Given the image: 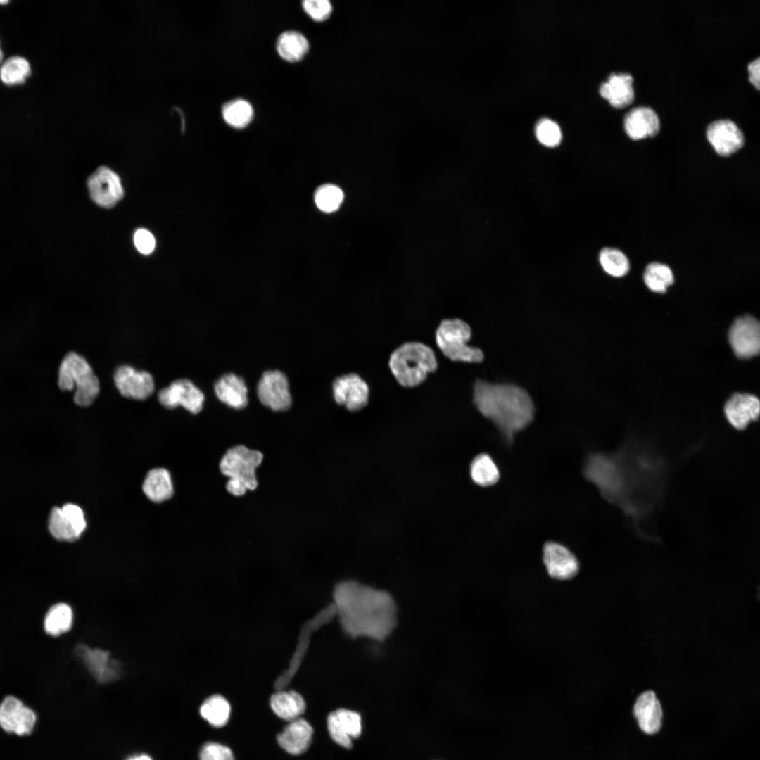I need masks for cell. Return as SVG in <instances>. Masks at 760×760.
Here are the masks:
<instances>
[{
    "mask_svg": "<svg viewBox=\"0 0 760 760\" xmlns=\"http://www.w3.org/2000/svg\"><path fill=\"white\" fill-rule=\"evenodd\" d=\"M257 394L261 403L274 411H284L292 403L289 381L280 371H266L260 378Z\"/></svg>",
    "mask_w": 760,
    "mask_h": 760,
    "instance_id": "obj_11",
    "label": "cell"
},
{
    "mask_svg": "<svg viewBox=\"0 0 760 760\" xmlns=\"http://www.w3.org/2000/svg\"><path fill=\"white\" fill-rule=\"evenodd\" d=\"M127 760H152L151 758L146 754H140L130 757Z\"/></svg>",
    "mask_w": 760,
    "mask_h": 760,
    "instance_id": "obj_42",
    "label": "cell"
},
{
    "mask_svg": "<svg viewBox=\"0 0 760 760\" xmlns=\"http://www.w3.org/2000/svg\"><path fill=\"white\" fill-rule=\"evenodd\" d=\"M472 481L482 487L491 486L499 481L500 473L493 459L488 454L476 456L470 465Z\"/></svg>",
    "mask_w": 760,
    "mask_h": 760,
    "instance_id": "obj_31",
    "label": "cell"
},
{
    "mask_svg": "<svg viewBox=\"0 0 760 760\" xmlns=\"http://www.w3.org/2000/svg\"><path fill=\"white\" fill-rule=\"evenodd\" d=\"M37 718L33 709L13 695L6 696L0 703V727L8 733L30 735Z\"/></svg>",
    "mask_w": 760,
    "mask_h": 760,
    "instance_id": "obj_9",
    "label": "cell"
},
{
    "mask_svg": "<svg viewBox=\"0 0 760 760\" xmlns=\"http://www.w3.org/2000/svg\"><path fill=\"white\" fill-rule=\"evenodd\" d=\"M90 198L100 207L111 208L124 196L119 176L107 167L97 168L88 178Z\"/></svg>",
    "mask_w": 760,
    "mask_h": 760,
    "instance_id": "obj_10",
    "label": "cell"
},
{
    "mask_svg": "<svg viewBox=\"0 0 760 760\" xmlns=\"http://www.w3.org/2000/svg\"><path fill=\"white\" fill-rule=\"evenodd\" d=\"M134 243L138 251L144 255L151 253L156 246L154 236L145 229H139L135 232Z\"/></svg>",
    "mask_w": 760,
    "mask_h": 760,
    "instance_id": "obj_40",
    "label": "cell"
},
{
    "mask_svg": "<svg viewBox=\"0 0 760 760\" xmlns=\"http://www.w3.org/2000/svg\"><path fill=\"white\" fill-rule=\"evenodd\" d=\"M543 560L548 574L557 580L572 578L579 570L576 556L566 547L554 541L545 543Z\"/></svg>",
    "mask_w": 760,
    "mask_h": 760,
    "instance_id": "obj_17",
    "label": "cell"
},
{
    "mask_svg": "<svg viewBox=\"0 0 760 760\" xmlns=\"http://www.w3.org/2000/svg\"><path fill=\"white\" fill-rule=\"evenodd\" d=\"M726 417L737 430L745 429L753 421L757 420L760 412L759 399L750 394H734L726 403Z\"/></svg>",
    "mask_w": 760,
    "mask_h": 760,
    "instance_id": "obj_20",
    "label": "cell"
},
{
    "mask_svg": "<svg viewBox=\"0 0 760 760\" xmlns=\"http://www.w3.org/2000/svg\"><path fill=\"white\" fill-rule=\"evenodd\" d=\"M660 123L656 112L647 106H638L630 110L624 118L626 134L634 140L655 136Z\"/></svg>",
    "mask_w": 760,
    "mask_h": 760,
    "instance_id": "obj_21",
    "label": "cell"
},
{
    "mask_svg": "<svg viewBox=\"0 0 760 760\" xmlns=\"http://www.w3.org/2000/svg\"><path fill=\"white\" fill-rule=\"evenodd\" d=\"M535 132L538 140L546 146H556L562 140L559 125L548 118L540 119L536 125Z\"/></svg>",
    "mask_w": 760,
    "mask_h": 760,
    "instance_id": "obj_37",
    "label": "cell"
},
{
    "mask_svg": "<svg viewBox=\"0 0 760 760\" xmlns=\"http://www.w3.org/2000/svg\"><path fill=\"white\" fill-rule=\"evenodd\" d=\"M113 379L120 394L127 398L144 400L154 391L151 374L145 371H137L129 365L117 367Z\"/></svg>",
    "mask_w": 760,
    "mask_h": 760,
    "instance_id": "obj_16",
    "label": "cell"
},
{
    "mask_svg": "<svg viewBox=\"0 0 760 760\" xmlns=\"http://www.w3.org/2000/svg\"><path fill=\"white\" fill-rule=\"evenodd\" d=\"M633 81V77L628 73H612L607 82L601 84L600 94L608 100L612 106L624 108L630 105L634 99Z\"/></svg>",
    "mask_w": 760,
    "mask_h": 760,
    "instance_id": "obj_23",
    "label": "cell"
},
{
    "mask_svg": "<svg viewBox=\"0 0 760 760\" xmlns=\"http://www.w3.org/2000/svg\"><path fill=\"white\" fill-rule=\"evenodd\" d=\"M218 399L234 409H242L248 404V389L243 378L228 373L222 376L215 384Z\"/></svg>",
    "mask_w": 760,
    "mask_h": 760,
    "instance_id": "obj_24",
    "label": "cell"
},
{
    "mask_svg": "<svg viewBox=\"0 0 760 760\" xmlns=\"http://www.w3.org/2000/svg\"><path fill=\"white\" fill-rule=\"evenodd\" d=\"M302 7L305 13L313 20L322 22L326 20L332 13V5L328 0H305Z\"/></svg>",
    "mask_w": 760,
    "mask_h": 760,
    "instance_id": "obj_38",
    "label": "cell"
},
{
    "mask_svg": "<svg viewBox=\"0 0 760 760\" xmlns=\"http://www.w3.org/2000/svg\"><path fill=\"white\" fill-rule=\"evenodd\" d=\"M389 368L404 387H415L425 381L438 367L433 350L419 342H408L395 348L389 357Z\"/></svg>",
    "mask_w": 760,
    "mask_h": 760,
    "instance_id": "obj_4",
    "label": "cell"
},
{
    "mask_svg": "<svg viewBox=\"0 0 760 760\" xmlns=\"http://www.w3.org/2000/svg\"><path fill=\"white\" fill-rule=\"evenodd\" d=\"M58 384L61 391H72L75 403L80 406H89L95 400L100 390L99 381L85 360L76 353H68L62 360Z\"/></svg>",
    "mask_w": 760,
    "mask_h": 760,
    "instance_id": "obj_5",
    "label": "cell"
},
{
    "mask_svg": "<svg viewBox=\"0 0 760 760\" xmlns=\"http://www.w3.org/2000/svg\"><path fill=\"white\" fill-rule=\"evenodd\" d=\"M142 488L153 502H161L170 499L173 495V486L169 471L163 468L151 469L144 481Z\"/></svg>",
    "mask_w": 760,
    "mask_h": 760,
    "instance_id": "obj_28",
    "label": "cell"
},
{
    "mask_svg": "<svg viewBox=\"0 0 760 760\" xmlns=\"http://www.w3.org/2000/svg\"><path fill=\"white\" fill-rule=\"evenodd\" d=\"M73 623L72 608L66 603L60 602L51 606L44 619L46 633L51 636H58L68 631Z\"/></svg>",
    "mask_w": 760,
    "mask_h": 760,
    "instance_id": "obj_29",
    "label": "cell"
},
{
    "mask_svg": "<svg viewBox=\"0 0 760 760\" xmlns=\"http://www.w3.org/2000/svg\"><path fill=\"white\" fill-rule=\"evenodd\" d=\"M199 757L200 760H235L234 753L229 747L215 742L203 745Z\"/></svg>",
    "mask_w": 760,
    "mask_h": 760,
    "instance_id": "obj_39",
    "label": "cell"
},
{
    "mask_svg": "<svg viewBox=\"0 0 760 760\" xmlns=\"http://www.w3.org/2000/svg\"><path fill=\"white\" fill-rule=\"evenodd\" d=\"M633 714L644 733L652 735L660 730L662 708L654 692L645 691L638 697Z\"/></svg>",
    "mask_w": 760,
    "mask_h": 760,
    "instance_id": "obj_22",
    "label": "cell"
},
{
    "mask_svg": "<svg viewBox=\"0 0 760 760\" xmlns=\"http://www.w3.org/2000/svg\"><path fill=\"white\" fill-rule=\"evenodd\" d=\"M614 454L618 478L613 504L639 526L656 512L662 500L666 478L665 461L642 445H623Z\"/></svg>",
    "mask_w": 760,
    "mask_h": 760,
    "instance_id": "obj_1",
    "label": "cell"
},
{
    "mask_svg": "<svg viewBox=\"0 0 760 760\" xmlns=\"http://www.w3.org/2000/svg\"><path fill=\"white\" fill-rule=\"evenodd\" d=\"M730 343L735 355L740 358L756 355L760 348V326L754 317L737 318L728 334Z\"/></svg>",
    "mask_w": 760,
    "mask_h": 760,
    "instance_id": "obj_12",
    "label": "cell"
},
{
    "mask_svg": "<svg viewBox=\"0 0 760 760\" xmlns=\"http://www.w3.org/2000/svg\"><path fill=\"white\" fill-rule=\"evenodd\" d=\"M333 604L344 632L353 638L382 642L397 624V607L387 591L353 580L338 583Z\"/></svg>",
    "mask_w": 760,
    "mask_h": 760,
    "instance_id": "obj_2",
    "label": "cell"
},
{
    "mask_svg": "<svg viewBox=\"0 0 760 760\" xmlns=\"http://www.w3.org/2000/svg\"><path fill=\"white\" fill-rule=\"evenodd\" d=\"M270 705L276 716L288 722L301 718L306 704L303 696L294 690H277L270 699Z\"/></svg>",
    "mask_w": 760,
    "mask_h": 760,
    "instance_id": "obj_26",
    "label": "cell"
},
{
    "mask_svg": "<svg viewBox=\"0 0 760 760\" xmlns=\"http://www.w3.org/2000/svg\"><path fill=\"white\" fill-rule=\"evenodd\" d=\"M314 730L309 722L301 718L289 721L278 734L277 741L286 753L299 756L310 747Z\"/></svg>",
    "mask_w": 760,
    "mask_h": 760,
    "instance_id": "obj_19",
    "label": "cell"
},
{
    "mask_svg": "<svg viewBox=\"0 0 760 760\" xmlns=\"http://www.w3.org/2000/svg\"><path fill=\"white\" fill-rule=\"evenodd\" d=\"M707 137L714 150L722 156H728L741 148L744 135L737 125L730 120H718L707 128Z\"/></svg>",
    "mask_w": 760,
    "mask_h": 760,
    "instance_id": "obj_18",
    "label": "cell"
},
{
    "mask_svg": "<svg viewBox=\"0 0 760 760\" xmlns=\"http://www.w3.org/2000/svg\"><path fill=\"white\" fill-rule=\"evenodd\" d=\"M253 115L252 105L243 99H232L222 107V116L224 122L235 129L247 127L251 122Z\"/></svg>",
    "mask_w": 760,
    "mask_h": 760,
    "instance_id": "obj_32",
    "label": "cell"
},
{
    "mask_svg": "<svg viewBox=\"0 0 760 760\" xmlns=\"http://www.w3.org/2000/svg\"><path fill=\"white\" fill-rule=\"evenodd\" d=\"M3 58H4V54H3V51H2V49L1 48V44H0V64H1V63H2Z\"/></svg>",
    "mask_w": 760,
    "mask_h": 760,
    "instance_id": "obj_43",
    "label": "cell"
},
{
    "mask_svg": "<svg viewBox=\"0 0 760 760\" xmlns=\"http://www.w3.org/2000/svg\"><path fill=\"white\" fill-rule=\"evenodd\" d=\"M231 711L229 702L220 695L208 697L199 710L201 717L215 728L223 727L228 723Z\"/></svg>",
    "mask_w": 760,
    "mask_h": 760,
    "instance_id": "obj_30",
    "label": "cell"
},
{
    "mask_svg": "<svg viewBox=\"0 0 760 760\" xmlns=\"http://www.w3.org/2000/svg\"><path fill=\"white\" fill-rule=\"evenodd\" d=\"M599 260L603 270L613 277H623L630 269L628 258L618 249L611 248L602 249L600 253Z\"/></svg>",
    "mask_w": 760,
    "mask_h": 760,
    "instance_id": "obj_35",
    "label": "cell"
},
{
    "mask_svg": "<svg viewBox=\"0 0 760 760\" xmlns=\"http://www.w3.org/2000/svg\"><path fill=\"white\" fill-rule=\"evenodd\" d=\"M7 1H0V4H6Z\"/></svg>",
    "mask_w": 760,
    "mask_h": 760,
    "instance_id": "obj_44",
    "label": "cell"
},
{
    "mask_svg": "<svg viewBox=\"0 0 760 760\" xmlns=\"http://www.w3.org/2000/svg\"><path fill=\"white\" fill-rule=\"evenodd\" d=\"M76 652L81 657L87 668L97 680L105 683L118 676V666L110 661L109 654L99 649L91 650L85 645H79Z\"/></svg>",
    "mask_w": 760,
    "mask_h": 760,
    "instance_id": "obj_25",
    "label": "cell"
},
{
    "mask_svg": "<svg viewBox=\"0 0 760 760\" xmlns=\"http://www.w3.org/2000/svg\"><path fill=\"white\" fill-rule=\"evenodd\" d=\"M309 48L308 39L296 30H287L281 33L276 42L279 56L289 63L301 61L308 53Z\"/></svg>",
    "mask_w": 760,
    "mask_h": 760,
    "instance_id": "obj_27",
    "label": "cell"
},
{
    "mask_svg": "<svg viewBox=\"0 0 760 760\" xmlns=\"http://www.w3.org/2000/svg\"><path fill=\"white\" fill-rule=\"evenodd\" d=\"M643 279L647 286L656 293H665L674 281L670 267L659 262H652L646 267Z\"/></svg>",
    "mask_w": 760,
    "mask_h": 760,
    "instance_id": "obj_34",
    "label": "cell"
},
{
    "mask_svg": "<svg viewBox=\"0 0 760 760\" xmlns=\"http://www.w3.org/2000/svg\"><path fill=\"white\" fill-rule=\"evenodd\" d=\"M87 522L82 509L77 505L68 503L62 507H53L49 520L51 534L61 541H75L84 532Z\"/></svg>",
    "mask_w": 760,
    "mask_h": 760,
    "instance_id": "obj_8",
    "label": "cell"
},
{
    "mask_svg": "<svg viewBox=\"0 0 760 760\" xmlns=\"http://www.w3.org/2000/svg\"><path fill=\"white\" fill-rule=\"evenodd\" d=\"M471 329L459 319L441 321L436 331V342L443 354L452 361L479 363L484 359L483 351L468 345Z\"/></svg>",
    "mask_w": 760,
    "mask_h": 760,
    "instance_id": "obj_7",
    "label": "cell"
},
{
    "mask_svg": "<svg viewBox=\"0 0 760 760\" xmlns=\"http://www.w3.org/2000/svg\"><path fill=\"white\" fill-rule=\"evenodd\" d=\"M327 725L331 738L348 749L353 746L352 739L358 738L362 733L361 716L348 709H338L331 712L327 716Z\"/></svg>",
    "mask_w": 760,
    "mask_h": 760,
    "instance_id": "obj_15",
    "label": "cell"
},
{
    "mask_svg": "<svg viewBox=\"0 0 760 760\" xmlns=\"http://www.w3.org/2000/svg\"><path fill=\"white\" fill-rule=\"evenodd\" d=\"M748 71L749 73V79L750 82L754 85L757 89H759V79H760V61L759 57L752 61L748 65Z\"/></svg>",
    "mask_w": 760,
    "mask_h": 760,
    "instance_id": "obj_41",
    "label": "cell"
},
{
    "mask_svg": "<svg viewBox=\"0 0 760 760\" xmlns=\"http://www.w3.org/2000/svg\"><path fill=\"white\" fill-rule=\"evenodd\" d=\"M343 200V191L338 186L331 184L320 186L315 194V202L317 207L325 213L336 210Z\"/></svg>",
    "mask_w": 760,
    "mask_h": 760,
    "instance_id": "obj_36",
    "label": "cell"
},
{
    "mask_svg": "<svg viewBox=\"0 0 760 760\" xmlns=\"http://www.w3.org/2000/svg\"><path fill=\"white\" fill-rule=\"evenodd\" d=\"M262 454L243 445L234 446L225 453L220 463L221 472L229 478L226 488L232 495H243L258 486L255 469L261 464Z\"/></svg>",
    "mask_w": 760,
    "mask_h": 760,
    "instance_id": "obj_6",
    "label": "cell"
},
{
    "mask_svg": "<svg viewBox=\"0 0 760 760\" xmlns=\"http://www.w3.org/2000/svg\"><path fill=\"white\" fill-rule=\"evenodd\" d=\"M158 398L160 403L168 409L181 405L194 414L201 411L205 400L201 391L188 379L173 381L159 391Z\"/></svg>",
    "mask_w": 760,
    "mask_h": 760,
    "instance_id": "obj_13",
    "label": "cell"
},
{
    "mask_svg": "<svg viewBox=\"0 0 760 760\" xmlns=\"http://www.w3.org/2000/svg\"><path fill=\"white\" fill-rule=\"evenodd\" d=\"M30 74V63L22 56L10 57L0 66V80L8 86L23 84Z\"/></svg>",
    "mask_w": 760,
    "mask_h": 760,
    "instance_id": "obj_33",
    "label": "cell"
},
{
    "mask_svg": "<svg viewBox=\"0 0 760 760\" xmlns=\"http://www.w3.org/2000/svg\"><path fill=\"white\" fill-rule=\"evenodd\" d=\"M473 403L478 411L494 424L508 446L512 445L515 435L534 419L531 397L515 384L477 379L474 384Z\"/></svg>",
    "mask_w": 760,
    "mask_h": 760,
    "instance_id": "obj_3",
    "label": "cell"
},
{
    "mask_svg": "<svg viewBox=\"0 0 760 760\" xmlns=\"http://www.w3.org/2000/svg\"><path fill=\"white\" fill-rule=\"evenodd\" d=\"M335 401L351 412L365 407L369 401V388L358 374L350 373L337 377L333 382Z\"/></svg>",
    "mask_w": 760,
    "mask_h": 760,
    "instance_id": "obj_14",
    "label": "cell"
}]
</instances>
